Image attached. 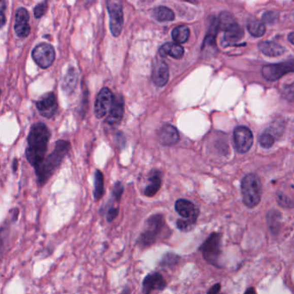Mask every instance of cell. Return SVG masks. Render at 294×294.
<instances>
[{"mask_svg": "<svg viewBox=\"0 0 294 294\" xmlns=\"http://www.w3.org/2000/svg\"><path fill=\"white\" fill-rule=\"evenodd\" d=\"M76 84H77V73L75 69H69L66 77L64 79V82H63L62 86L64 91L70 93L71 91H74Z\"/></svg>", "mask_w": 294, "mask_h": 294, "instance_id": "obj_26", "label": "cell"}, {"mask_svg": "<svg viewBox=\"0 0 294 294\" xmlns=\"http://www.w3.org/2000/svg\"><path fill=\"white\" fill-rule=\"evenodd\" d=\"M6 2L3 1L2 3H1V27H3L5 25V23H6V18H5V9H6Z\"/></svg>", "mask_w": 294, "mask_h": 294, "instance_id": "obj_38", "label": "cell"}, {"mask_svg": "<svg viewBox=\"0 0 294 294\" xmlns=\"http://www.w3.org/2000/svg\"><path fill=\"white\" fill-rule=\"evenodd\" d=\"M149 184L147 185L143 194L147 198H153L160 191L162 184V174L159 170H153L149 174Z\"/></svg>", "mask_w": 294, "mask_h": 294, "instance_id": "obj_17", "label": "cell"}, {"mask_svg": "<svg viewBox=\"0 0 294 294\" xmlns=\"http://www.w3.org/2000/svg\"><path fill=\"white\" fill-rule=\"evenodd\" d=\"M274 142H275V137L269 132H264L260 137V145L266 149L271 148L272 146L274 145Z\"/></svg>", "mask_w": 294, "mask_h": 294, "instance_id": "obj_34", "label": "cell"}, {"mask_svg": "<svg viewBox=\"0 0 294 294\" xmlns=\"http://www.w3.org/2000/svg\"><path fill=\"white\" fill-rule=\"evenodd\" d=\"M37 107L40 114L46 118H50L56 112L58 105L56 97L53 92L43 95L37 102Z\"/></svg>", "mask_w": 294, "mask_h": 294, "instance_id": "obj_13", "label": "cell"}, {"mask_svg": "<svg viewBox=\"0 0 294 294\" xmlns=\"http://www.w3.org/2000/svg\"><path fill=\"white\" fill-rule=\"evenodd\" d=\"M32 57L40 68L48 69L53 64L55 58L54 47L49 43H40L33 49Z\"/></svg>", "mask_w": 294, "mask_h": 294, "instance_id": "obj_7", "label": "cell"}, {"mask_svg": "<svg viewBox=\"0 0 294 294\" xmlns=\"http://www.w3.org/2000/svg\"><path fill=\"white\" fill-rule=\"evenodd\" d=\"M243 294H257L256 291H255V289L254 287H249V288L247 289L246 290L245 292Z\"/></svg>", "mask_w": 294, "mask_h": 294, "instance_id": "obj_40", "label": "cell"}, {"mask_svg": "<svg viewBox=\"0 0 294 294\" xmlns=\"http://www.w3.org/2000/svg\"><path fill=\"white\" fill-rule=\"evenodd\" d=\"M17 160H15L14 162H13V171H17Z\"/></svg>", "mask_w": 294, "mask_h": 294, "instance_id": "obj_42", "label": "cell"}, {"mask_svg": "<svg viewBox=\"0 0 294 294\" xmlns=\"http://www.w3.org/2000/svg\"><path fill=\"white\" fill-rule=\"evenodd\" d=\"M29 14L25 8H19L16 13L14 30L16 34L20 38H26L30 33V26L29 24Z\"/></svg>", "mask_w": 294, "mask_h": 294, "instance_id": "obj_14", "label": "cell"}, {"mask_svg": "<svg viewBox=\"0 0 294 294\" xmlns=\"http://www.w3.org/2000/svg\"><path fill=\"white\" fill-rule=\"evenodd\" d=\"M276 200L279 206H281L283 208L291 209L293 207V201L287 197L286 195L283 194L282 192H279L276 196Z\"/></svg>", "mask_w": 294, "mask_h": 294, "instance_id": "obj_32", "label": "cell"}, {"mask_svg": "<svg viewBox=\"0 0 294 294\" xmlns=\"http://www.w3.org/2000/svg\"><path fill=\"white\" fill-rule=\"evenodd\" d=\"M49 138L50 132L44 123H38L32 125L28 137L26 157L35 169L40 166L45 160Z\"/></svg>", "mask_w": 294, "mask_h": 294, "instance_id": "obj_2", "label": "cell"}, {"mask_svg": "<svg viewBox=\"0 0 294 294\" xmlns=\"http://www.w3.org/2000/svg\"><path fill=\"white\" fill-rule=\"evenodd\" d=\"M153 16L156 20L160 22L172 21L174 19V12L166 6H158L156 8H154Z\"/></svg>", "mask_w": 294, "mask_h": 294, "instance_id": "obj_24", "label": "cell"}, {"mask_svg": "<svg viewBox=\"0 0 294 294\" xmlns=\"http://www.w3.org/2000/svg\"><path fill=\"white\" fill-rule=\"evenodd\" d=\"M294 72V60H286L280 64H272L263 67L262 70L263 77L269 81H275L283 75Z\"/></svg>", "mask_w": 294, "mask_h": 294, "instance_id": "obj_9", "label": "cell"}, {"mask_svg": "<svg viewBox=\"0 0 294 294\" xmlns=\"http://www.w3.org/2000/svg\"><path fill=\"white\" fill-rule=\"evenodd\" d=\"M262 194H263V186L260 178L254 174L246 175L242 181L243 204L248 208H254L260 204Z\"/></svg>", "mask_w": 294, "mask_h": 294, "instance_id": "obj_4", "label": "cell"}, {"mask_svg": "<svg viewBox=\"0 0 294 294\" xmlns=\"http://www.w3.org/2000/svg\"><path fill=\"white\" fill-rule=\"evenodd\" d=\"M196 224H197V222L191 221V220L182 219V218H178L176 220V227L181 232H191L195 228Z\"/></svg>", "mask_w": 294, "mask_h": 294, "instance_id": "obj_29", "label": "cell"}, {"mask_svg": "<svg viewBox=\"0 0 294 294\" xmlns=\"http://www.w3.org/2000/svg\"><path fill=\"white\" fill-rule=\"evenodd\" d=\"M159 141L162 145L173 146L180 140V135L177 129L171 124H165L159 132Z\"/></svg>", "mask_w": 294, "mask_h": 294, "instance_id": "obj_18", "label": "cell"}, {"mask_svg": "<svg viewBox=\"0 0 294 294\" xmlns=\"http://www.w3.org/2000/svg\"><path fill=\"white\" fill-rule=\"evenodd\" d=\"M48 9V3L47 2H43V3L38 4V6H36L34 9L35 17L37 18H40L43 17L46 11Z\"/></svg>", "mask_w": 294, "mask_h": 294, "instance_id": "obj_35", "label": "cell"}, {"mask_svg": "<svg viewBox=\"0 0 294 294\" xmlns=\"http://www.w3.org/2000/svg\"><path fill=\"white\" fill-rule=\"evenodd\" d=\"M288 40L291 44H293L294 45V32L292 33H290L288 36Z\"/></svg>", "mask_w": 294, "mask_h": 294, "instance_id": "obj_41", "label": "cell"}, {"mask_svg": "<svg viewBox=\"0 0 294 294\" xmlns=\"http://www.w3.org/2000/svg\"><path fill=\"white\" fill-rule=\"evenodd\" d=\"M169 80V69L164 60L154 63L152 70V80L157 86H165Z\"/></svg>", "mask_w": 294, "mask_h": 294, "instance_id": "obj_16", "label": "cell"}, {"mask_svg": "<svg viewBox=\"0 0 294 294\" xmlns=\"http://www.w3.org/2000/svg\"><path fill=\"white\" fill-rule=\"evenodd\" d=\"M168 287V282L159 271L146 274L142 283L143 294H152L154 291H163Z\"/></svg>", "mask_w": 294, "mask_h": 294, "instance_id": "obj_8", "label": "cell"}, {"mask_svg": "<svg viewBox=\"0 0 294 294\" xmlns=\"http://www.w3.org/2000/svg\"><path fill=\"white\" fill-rule=\"evenodd\" d=\"M243 37V29L241 28L240 25H238L237 23L230 26L228 29L224 30V42L232 44V43H237L240 41Z\"/></svg>", "mask_w": 294, "mask_h": 294, "instance_id": "obj_21", "label": "cell"}, {"mask_svg": "<svg viewBox=\"0 0 294 294\" xmlns=\"http://www.w3.org/2000/svg\"><path fill=\"white\" fill-rule=\"evenodd\" d=\"M110 14V29L114 37H118L123 25V6L120 1L109 0L106 2Z\"/></svg>", "mask_w": 294, "mask_h": 294, "instance_id": "obj_6", "label": "cell"}, {"mask_svg": "<svg viewBox=\"0 0 294 294\" xmlns=\"http://www.w3.org/2000/svg\"><path fill=\"white\" fill-rule=\"evenodd\" d=\"M114 99V95L110 89L104 87L100 90L95 101L94 113L96 117L102 118L108 113L109 111H111Z\"/></svg>", "mask_w": 294, "mask_h": 294, "instance_id": "obj_10", "label": "cell"}, {"mask_svg": "<svg viewBox=\"0 0 294 294\" xmlns=\"http://www.w3.org/2000/svg\"><path fill=\"white\" fill-rule=\"evenodd\" d=\"M119 294H132V289L128 286H125L122 289Z\"/></svg>", "mask_w": 294, "mask_h": 294, "instance_id": "obj_39", "label": "cell"}, {"mask_svg": "<svg viewBox=\"0 0 294 294\" xmlns=\"http://www.w3.org/2000/svg\"><path fill=\"white\" fill-rule=\"evenodd\" d=\"M174 210L180 216V218L191 220L195 222H197L200 213V208L197 205L185 199L176 200V202L174 204Z\"/></svg>", "mask_w": 294, "mask_h": 294, "instance_id": "obj_11", "label": "cell"}, {"mask_svg": "<svg viewBox=\"0 0 294 294\" xmlns=\"http://www.w3.org/2000/svg\"><path fill=\"white\" fill-rule=\"evenodd\" d=\"M221 290V285L219 283L218 284H215L214 286H211V288L209 289L207 294H218Z\"/></svg>", "mask_w": 294, "mask_h": 294, "instance_id": "obj_37", "label": "cell"}, {"mask_svg": "<svg viewBox=\"0 0 294 294\" xmlns=\"http://www.w3.org/2000/svg\"><path fill=\"white\" fill-rule=\"evenodd\" d=\"M124 113V100L122 95L115 96L114 102L110 111L108 117L106 118V123L109 125H118L123 117Z\"/></svg>", "mask_w": 294, "mask_h": 294, "instance_id": "obj_15", "label": "cell"}, {"mask_svg": "<svg viewBox=\"0 0 294 294\" xmlns=\"http://www.w3.org/2000/svg\"><path fill=\"white\" fill-rule=\"evenodd\" d=\"M236 23L237 22L235 20L234 17L232 13L228 12H222L220 14L218 21H217V27L224 31L226 29H228L230 26H232V24Z\"/></svg>", "mask_w": 294, "mask_h": 294, "instance_id": "obj_27", "label": "cell"}, {"mask_svg": "<svg viewBox=\"0 0 294 294\" xmlns=\"http://www.w3.org/2000/svg\"><path fill=\"white\" fill-rule=\"evenodd\" d=\"M200 251L206 263L221 268L222 257V235L213 232L200 247Z\"/></svg>", "mask_w": 294, "mask_h": 294, "instance_id": "obj_5", "label": "cell"}, {"mask_svg": "<svg viewBox=\"0 0 294 294\" xmlns=\"http://www.w3.org/2000/svg\"><path fill=\"white\" fill-rule=\"evenodd\" d=\"M247 29L254 37H262L266 31V27L263 22L257 20H250L247 24Z\"/></svg>", "mask_w": 294, "mask_h": 294, "instance_id": "obj_28", "label": "cell"}, {"mask_svg": "<svg viewBox=\"0 0 294 294\" xmlns=\"http://www.w3.org/2000/svg\"><path fill=\"white\" fill-rule=\"evenodd\" d=\"M189 36H190V30L188 27L185 25L178 26L174 28V30L172 31V38L174 43L180 44V43H186L188 40Z\"/></svg>", "mask_w": 294, "mask_h": 294, "instance_id": "obj_25", "label": "cell"}, {"mask_svg": "<svg viewBox=\"0 0 294 294\" xmlns=\"http://www.w3.org/2000/svg\"><path fill=\"white\" fill-rule=\"evenodd\" d=\"M119 211H120V208L119 206H114V207H111V208L108 209L107 211L105 212L103 217H105L106 218V222L108 223H112L114 222L115 220L117 219V217H118L119 215Z\"/></svg>", "mask_w": 294, "mask_h": 294, "instance_id": "obj_33", "label": "cell"}, {"mask_svg": "<svg viewBox=\"0 0 294 294\" xmlns=\"http://www.w3.org/2000/svg\"><path fill=\"white\" fill-rule=\"evenodd\" d=\"M70 143L67 141H58L54 150L49 154L40 166L35 169L37 174V183L39 187L45 186L50 178L60 167V163L69 153Z\"/></svg>", "mask_w": 294, "mask_h": 294, "instance_id": "obj_3", "label": "cell"}, {"mask_svg": "<svg viewBox=\"0 0 294 294\" xmlns=\"http://www.w3.org/2000/svg\"><path fill=\"white\" fill-rule=\"evenodd\" d=\"M105 194V180L102 172L96 170L94 174V188H93V198L95 202H99Z\"/></svg>", "mask_w": 294, "mask_h": 294, "instance_id": "obj_23", "label": "cell"}, {"mask_svg": "<svg viewBox=\"0 0 294 294\" xmlns=\"http://www.w3.org/2000/svg\"><path fill=\"white\" fill-rule=\"evenodd\" d=\"M281 217V214L280 212L276 211V210H274V211H271L268 214V223H269L270 228H271L272 232H275V230L277 228V226L275 223H277L278 224H280V219Z\"/></svg>", "mask_w": 294, "mask_h": 294, "instance_id": "obj_30", "label": "cell"}, {"mask_svg": "<svg viewBox=\"0 0 294 294\" xmlns=\"http://www.w3.org/2000/svg\"><path fill=\"white\" fill-rule=\"evenodd\" d=\"M172 231L162 213H154L146 218L135 245L140 250L149 249L160 241L171 237Z\"/></svg>", "mask_w": 294, "mask_h": 294, "instance_id": "obj_1", "label": "cell"}, {"mask_svg": "<svg viewBox=\"0 0 294 294\" xmlns=\"http://www.w3.org/2000/svg\"><path fill=\"white\" fill-rule=\"evenodd\" d=\"M276 19H277V15L274 12H268L263 16V20L267 23H272L273 21H275Z\"/></svg>", "mask_w": 294, "mask_h": 294, "instance_id": "obj_36", "label": "cell"}, {"mask_svg": "<svg viewBox=\"0 0 294 294\" xmlns=\"http://www.w3.org/2000/svg\"><path fill=\"white\" fill-rule=\"evenodd\" d=\"M123 191H124V187H123V184L120 181H117V182L115 183L114 186L112 188V197L111 198H112L117 204H119L122 200Z\"/></svg>", "mask_w": 294, "mask_h": 294, "instance_id": "obj_31", "label": "cell"}, {"mask_svg": "<svg viewBox=\"0 0 294 294\" xmlns=\"http://www.w3.org/2000/svg\"><path fill=\"white\" fill-rule=\"evenodd\" d=\"M234 143L237 152L241 154L247 153L253 144V134L251 130L244 126L237 127L234 132Z\"/></svg>", "mask_w": 294, "mask_h": 294, "instance_id": "obj_12", "label": "cell"}, {"mask_svg": "<svg viewBox=\"0 0 294 294\" xmlns=\"http://www.w3.org/2000/svg\"><path fill=\"white\" fill-rule=\"evenodd\" d=\"M180 255L174 253V252H168L166 254H163V256L160 258V262L158 263L159 268L163 269H173L179 265L180 262Z\"/></svg>", "mask_w": 294, "mask_h": 294, "instance_id": "obj_22", "label": "cell"}, {"mask_svg": "<svg viewBox=\"0 0 294 294\" xmlns=\"http://www.w3.org/2000/svg\"><path fill=\"white\" fill-rule=\"evenodd\" d=\"M258 47L262 53L272 57L279 56L286 52L282 46L274 42H262L259 43Z\"/></svg>", "mask_w": 294, "mask_h": 294, "instance_id": "obj_20", "label": "cell"}, {"mask_svg": "<svg viewBox=\"0 0 294 294\" xmlns=\"http://www.w3.org/2000/svg\"><path fill=\"white\" fill-rule=\"evenodd\" d=\"M158 52L161 57L170 55L174 59H180L184 54V49L178 43H167L160 47Z\"/></svg>", "mask_w": 294, "mask_h": 294, "instance_id": "obj_19", "label": "cell"}]
</instances>
